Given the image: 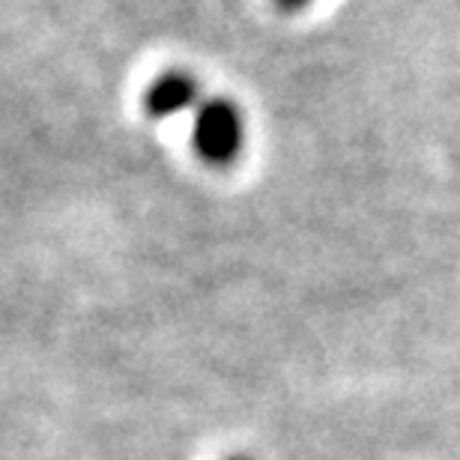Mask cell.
Returning a JSON list of instances; mask_svg holds the SVG:
<instances>
[{
  "instance_id": "7a4b0ae2",
  "label": "cell",
  "mask_w": 460,
  "mask_h": 460,
  "mask_svg": "<svg viewBox=\"0 0 460 460\" xmlns=\"http://www.w3.org/2000/svg\"><path fill=\"white\" fill-rule=\"evenodd\" d=\"M200 102H204V96H200L195 75L180 69L159 75L144 96V108L153 119H173L186 111H198Z\"/></svg>"
},
{
  "instance_id": "6da1fadb",
  "label": "cell",
  "mask_w": 460,
  "mask_h": 460,
  "mask_svg": "<svg viewBox=\"0 0 460 460\" xmlns=\"http://www.w3.org/2000/svg\"><path fill=\"white\" fill-rule=\"evenodd\" d=\"M191 144L209 164H230L245 146V114L234 99H204L191 123Z\"/></svg>"
},
{
  "instance_id": "3957f363",
  "label": "cell",
  "mask_w": 460,
  "mask_h": 460,
  "mask_svg": "<svg viewBox=\"0 0 460 460\" xmlns=\"http://www.w3.org/2000/svg\"><path fill=\"white\" fill-rule=\"evenodd\" d=\"M279 4H281L284 9H302V6H308L311 0H279Z\"/></svg>"
}]
</instances>
